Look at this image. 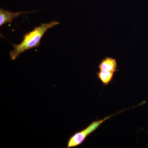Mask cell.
Segmentation results:
<instances>
[{"instance_id":"1","label":"cell","mask_w":148,"mask_h":148,"mask_svg":"<svg viewBox=\"0 0 148 148\" xmlns=\"http://www.w3.org/2000/svg\"><path fill=\"white\" fill-rule=\"evenodd\" d=\"M59 24V22L56 20L49 23H43L38 27H35L31 32L27 33L23 36V40L21 43L13 45V50L10 53L11 59L14 61L24 51L34 47H38L40 44V41L48 29Z\"/></svg>"},{"instance_id":"2","label":"cell","mask_w":148,"mask_h":148,"mask_svg":"<svg viewBox=\"0 0 148 148\" xmlns=\"http://www.w3.org/2000/svg\"><path fill=\"white\" fill-rule=\"evenodd\" d=\"M111 116H112L107 117L102 120L93 121L84 129L75 133L69 138L67 147H75L82 144L88 135L95 131L104 121Z\"/></svg>"},{"instance_id":"3","label":"cell","mask_w":148,"mask_h":148,"mask_svg":"<svg viewBox=\"0 0 148 148\" xmlns=\"http://www.w3.org/2000/svg\"><path fill=\"white\" fill-rule=\"evenodd\" d=\"M30 12H13L9 11L4 10L3 9H0V26L1 27L3 24L7 23H11L14 19H15L22 14L30 13Z\"/></svg>"},{"instance_id":"4","label":"cell","mask_w":148,"mask_h":148,"mask_svg":"<svg viewBox=\"0 0 148 148\" xmlns=\"http://www.w3.org/2000/svg\"><path fill=\"white\" fill-rule=\"evenodd\" d=\"M100 71H106L115 73L117 69V63L116 59L106 57L102 60L99 66Z\"/></svg>"},{"instance_id":"5","label":"cell","mask_w":148,"mask_h":148,"mask_svg":"<svg viewBox=\"0 0 148 148\" xmlns=\"http://www.w3.org/2000/svg\"><path fill=\"white\" fill-rule=\"evenodd\" d=\"M114 73L106 71H100L97 73V76L104 85L108 84L113 78Z\"/></svg>"}]
</instances>
